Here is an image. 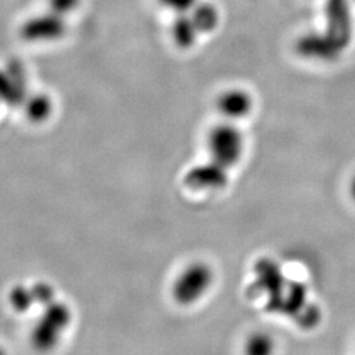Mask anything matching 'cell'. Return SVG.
<instances>
[{"label":"cell","mask_w":355,"mask_h":355,"mask_svg":"<svg viewBox=\"0 0 355 355\" xmlns=\"http://www.w3.org/2000/svg\"><path fill=\"white\" fill-rule=\"evenodd\" d=\"M70 324L71 311L69 305L55 300L44 306V312L31 333V343L37 352H51L60 343Z\"/></svg>","instance_id":"6da1fadb"},{"label":"cell","mask_w":355,"mask_h":355,"mask_svg":"<svg viewBox=\"0 0 355 355\" xmlns=\"http://www.w3.org/2000/svg\"><path fill=\"white\" fill-rule=\"evenodd\" d=\"M215 282V272L208 263L196 261L184 267L173 283V297L182 306L200 302Z\"/></svg>","instance_id":"7a4b0ae2"},{"label":"cell","mask_w":355,"mask_h":355,"mask_svg":"<svg viewBox=\"0 0 355 355\" xmlns=\"http://www.w3.org/2000/svg\"><path fill=\"white\" fill-rule=\"evenodd\" d=\"M207 148L211 159L229 170L241 161L245 141L239 128L230 123H224L209 130Z\"/></svg>","instance_id":"3957f363"},{"label":"cell","mask_w":355,"mask_h":355,"mask_svg":"<svg viewBox=\"0 0 355 355\" xmlns=\"http://www.w3.org/2000/svg\"><path fill=\"white\" fill-rule=\"evenodd\" d=\"M291 280L284 277L279 263L272 258H261L254 265V283L258 291L266 296L268 312L279 313Z\"/></svg>","instance_id":"277c9868"},{"label":"cell","mask_w":355,"mask_h":355,"mask_svg":"<svg viewBox=\"0 0 355 355\" xmlns=\"http://www.w3.org/2000/svg\"><path fill=\"white\" fill-rule=\"evenodd\" d=\"M296 51L308 60L331 62L341 55L343 49L328 33L312 32L297 40Z\"/></svg>","instance_id":"5b68a950"},{"label":"cell","mask_w":355,"mask_h":355,"mask_svg":"<svg viewBox=\"0 0 355 355\" xmlns=\"http://www.w3.org/2000/svg\"><path fill=\"white\" fill-rule=\"evenodd\" d=\"M228 168L209 159L192 167L184 177V184L195 191H217L228 184Z\"/></svg>","instance_id":"8992f818"},{"label":"cell","mask_w":355,"mask_h":355,"mask_svg":"<svg viewBox=\"0 0 355 355\" xmlns=\"http://www.w3.org/2000/svg\"><path fill=\"white\" fill-rule=\"evenodd\" d=\"M327 20L328 33L343 51L352 40V20L347 0H327Z\"/></svg>","instance_id":"52a82bcc"},{"label":"cell","mask_w":355,"mask_h":355,"mask_svg":"<svg viewBox=\"0 0 355 355\" xmlns=\"http://www.w3.org/2000/svg\"><path fill=\"white\" fill-rule=\"evenodd\" d=\"M216 107L220 114L227 120H240L249 116L253 110L254 102L252 95L242 89H229L220 94Z\"/></svg>","instance_id":"ba28073f"},{"label":"cell","mask_w":355,"mask_h":355,"mask_svg":"<svg viewBox=\"0 0 355 355\" xmlns=\"http://www.w3.org/2000/svg\"><path fill=\"white\" fill-rule=\"evenodd\" d=\"M64 33V24L60 15L40 16L29 20L24 26V37L32 41H51Z\"/></svg>","instance_id":"9c48e42d"},{"label":"cell","mask_w":355,"mask_h":355,"mask_svg":"<svg viewBox=\"0 0 355 355\" xmlns=\"http://www.w3.org/2000/svg\"><path fill=\"white\" fill-rule=\"evenodd\" d=\"M199 35L200 32L195 26L190 13L177 15L171 26V36L179 48L190 49L198 41Z\"/></svg>","instance_id":"30bf717a"},{"label":"cell","mask_w":355,"mask_h":355,"mask_svg":"<svg viewBox=\"0 0 355 355\" xmlns=\"http://www.w3.org/2000/svg\"><path fill=\"white\" fill-rule=\"evenodd\" d=\"M275 338L263 330L254 331L243 343V355H275Z\"/></svg>","instance_id":"8fae6325"},{"label":"cell","mask_w":355,"mask_h":355,"mask_svg":"<svg viewBox=\"0 0 355 355\" xmlns=\"http://www.w3.org/2000/svg\"><path fill=\"white\" fill-rule=\"evenodd\" d=\"M191 17L200 33H209L218 26L220 15L215 6L209 3H198L190 12Z\"/></svg>","instance_id":"7c38bea8"},{"label":"cell","mask_w":355,"mask_h":355,"mask_svg":"<svg viewBox=\"0 0 355 355\" xmlns=\"http://www.w3.org/2000/svg\"><path fill=\"white\" fill-rule=\"evenodd\" d=\"M8 303L15 312L26 313L35 303L32 288L24 284H16L8 292Z\"/></svg>","instance_id":"4fadbf2b"},{"label":"cell","mask_w":355,"mask_h":355,"mask_svg":"<svg viewBox=\"0 0 355 355\" xmlns=\"http://www.w3.org/2000/svg\"><path fill=\"white\" fill-rule=\"evenodd\" d=\"M26 112L33 121H44L51 114V101L45 96H36L28 103Z\"/></svg>","instance_id":"5bb4252c"},{"label":"cell","mask_w":355,"mask_h":355,"mask_svg":"<svg viewBox=\"0 0 355 355\" xmlns=\"http://www.w3.org/2000/svg\"><path fill=\"white\" fill-rule=\"evenodd\" d=\"M32 293L35 297V303L42 306L51 304L55 302V290L48 282H37L33 286H31Z\"/></svg>","instance_id":"9a60e30c"},{"label":"cell","mask_w":355,"mask_h":355,"mask_svg":"<svg viewBox=\"0 0 355 355\" xmlns=\"http://www.w3.org/2000/svg\"><path fill=\"white\" fill-rule=\"evenodd\" d=\"M162 7L177 15L190 13L199 3V0H158Z\"/></svg>","instance_id":"2e32d148"},{"label":"cell","mask_w":355,"mask_h":355,"mask_svg":"<svg viewBox=\"0 0 355 355\" xmlns=\"http://www.w3.org/2000/svg\"><path fill=\"white\" fill-rule=\"evenodd\" d=\"M76 0H51L54 11L61 16V13L69 12L76 7Z\"/></svg>","instance_id":"e0dca14e"},{"label":"cell","mask_w":355,"mask_h":355,"mask_svg":"<svg viewBox=\"0 0 355 355\" xmlns=\"http://www.w3.org/2000/svg\"><path fill=\"white\" fill-rule=\"evenodd\" d=\"M350 195L355 200V177L352 179V183H350Z\"/></svg>","instance_id":"ac0fdd59"},{"label":"cell","mask_w":355,"mask_h":355,"mask_svg":"<svg viewBox=\"0 0 355 355\" xmlns=\"http://www.w3.org/2000/svg\"><path fill=\"white\" fill-rule=\"evenodd\" d=\"M0 355H6V352L1 347H0Z\"/></svg>","instance_id":"d6986e66"}]
</instances>
